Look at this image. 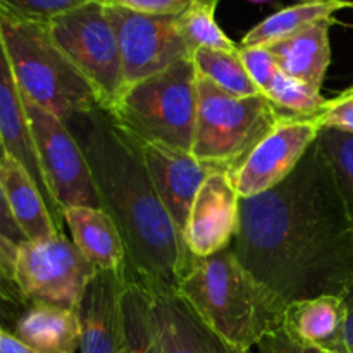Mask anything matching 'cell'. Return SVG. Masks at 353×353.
Returning <instances> with one entry per match:
<instances>
[{
  "instance_id": "cell-3",
  "label": "cell",
  "mask_w": 353,
  "mask_h": 353,
  "mask_svg": "<svg viewBox=\"0 0 353 353\" xmlns=\"http://www.w3.org/2000/svg\"><path fill=\"white\" fill-rule=\"evenodd\" d=\"M176 295L219 336L254 350L268 334L283 330L288 303L259 281L230 248L196 259Z\"/></svg>"
},
{
  "instance_id": "cell-14",
  "label": "cell",
  "mask_w": 353,
  "mask_h": 353,
  "mask_svg": "<svg viewBox=\"0 0 353 353\" xmlns=\"http://www.w3.org/2000/svg\"><path fill=\"white\" fill-rule=\"evenodd\" d=\"M124 271H100L78 307L81 353H128L123 317Z\"/></svg>"
},
{
  "instance_id": "cell-2",
  "label": "cell",
  "mask_w": 353,
  "mask_h": 353,
  "mask_svg": "<svg viewBox=\"0 0 353 353\" xmlns=\"http://www.w3.org/2000/svg\"><path fill=\"white\" fill-rule=\"evenodd\" d=\"M68 126L88 159L100 207L123 236L126 274L152 293H176L196 257L155 193L138 141L103 109L74 117Z\"/></svg>"
},
{
  "instance_id": "cell-18",
  "label": "cell",
  "mask_w": 353,
  "mask_h": 353,
  "mask_svg": "<svg viewBox=\"0 0 353 353\" xmlns=\"http://www.w3.org/2000/svg\"><path fill=\"white\" fill-rule=\"evenodd\" d=\"M0 183L10 214L28 240H45L62 233L34 179L9 155L0 162Z\"/></svg>"
},
{
  "instance_id": "cell-32",
  "label": "cell",
  "mask_w": 353,
  "mask_h": 353,
  "mask_svg": "<svg viewBox=\"0 0 353 353\" xmlns=\"http://www.w3.org/2000/svg\"><path fill=\"white\" fill-rule=\"evenodd\" d=\"M105 6L121 7L131 12L150 16H178L186 9L190 0H102Z\"/></svg>"
},
{
  "instance_id": "cell-40",
  "label": "cell",
  "mask_w": 353,
  "mask_h": 353,
  "mask_svg": "<svg viewBox=\"0 0 353 353\" xmlns=\"http://www.w3.org/2000/svg\"><path fill=\"white\" fill-rule=\"evenodd\" d=\"M327 353H330V352H327Z\"/></svg>"
},
{
  "instance_id": "cell-17",
  "label": "cell",
  "mask_w": 353,
  "mask_h": 353,
  "mask_svg": "<svg viewBox=\"0 0 353 353\" xmlns=\"http://www.w3.org/2000/svg\"><path fill=\"white\" fill-rule=\"evenodd\" d=\"M72 243L97 271H126L128 254L112 217L102 207L78 205L62 212Z\"/></svg>"
},
{
  "instance_id": "cell-9",
  "label": "cell",
  "mask_w": 353,
  "mask_h": 353,
  "mask_svg": "<svg viewBox=\"0 0 353 353\" xmlns=\"http://www.w3.org/2000/svg\"><path fill=\"white\" fill-rule=\"evenodd\" d=\"M24 103L38 162L59 210L64 212L78 205L100 207L88 159L68 123L26 97Z\"/></svg>"
},
{
  "instance_id": "cell-28",
  "label": "cell",
  "mask_w": 353,
  "mask_h": 353,
  "mask_svg": "<svg viewBox=\"0 0 353 353\" xmlns=\"http://www.w3.org/2000/svg\"><path fill=\"white\" fill-rule=\"evenodd\" d=\"M102 0H0V14L28 23L48 24L55 17Z\"/></svg>"
},
{
  "instance_id": "cell-11",
  "label": "cell",
  "mask_w": 353,
  "mask_h": 353,
  "mask_svg": "<svg viewBox=\"0 0 353 353\" xmlns=\"http://www.w3.org/2000/svg\"><path fill=\"white\" fill-rule=\"evenodd\" d=\"M319 133L316 116L300 117L281 112L274 128L231 172L240 199H254L281 185L299 168Z\"/></svg>"
},
{
  "instance_id": "cell-10",
  "label": "cell",
  "mask_w": 353,
  "mask_h": 353,
  "mask_svg": "<svg viewBox=\"0 0 353 353\" xmlns=\"http://www.w3.org/2000/svg\"><path fill=\"white\" fill-rule=\"evenodd\" d=\"M105 9L119 43L124 88L192 57L176 16H150L112 6Z\"/></svg>"
},
{
  "instance_id": "cell-4",
  "label": "cell",
  "mask_w": 353,
  "mask_h": 353,
  "mask_svg": "<svg viewBox=\"0 0 353 353\" xmlns=\"http://www.w3.org/2000/svg\"><path fill=\"white\" fill-rule=\"evenodd\" d=\"M0 34L14 78L26 99L65 123L102 109L92 86L59 48L47 24L0 14Z\"/></svg>"
},
{
  "instance_id": "cell-16",
  "label": "cell",
  "mask_w": 353,
  "mask_h": 353,
  "mask_svg": "<svg viewBox=\"0 0 353 353\" xmlns=\"http://www.w3.org/2000/svg\"><path fill=\"white\" fill-rule=\"evenodd\" d=\"M165 353H254L210 330L176 293H152Z\"/></svg>"
},
{
  "instance_id": "cell-7",
  "label": "cell",
  "mask_w": 353,
  "mask_h": 353,
  "mask_svg": "<svg viewBox=\"0 0 353 353\" xmlns=\"http://www.w3.org/2000/svg\"><path fill=\"white\" fill-rule=\"evenodd\" d=\"M52 38L85 81L105 112H112L124 92L123 62L116 31L105 3L92 2L47 24Z\"/></svg>"
},
{
  "instance_id": "cell-27",
  "label": "cell",
  "mask_w": 353,
  "mask_h": 353,
  "mask_svg": "<svg viewBox=\"0 0 353 353\" xmlns=\"http://www.w3.org/2000/svg\"><path fill=\"white\" fill-rule=\"evenodd\" d=\"M317 143L333 169L353 226V133L321 130Z\"/></svg>"
},
{
  "instance_id": "cell-29",
  "label": "cell",
  "mask_w": 353,
  "mask_h": 353,
  "mask_svg": "<svg viewBox=\"0 0 353 353\" xmlns=\"http://www.w3.org/2000/svg\"><path fill=\"white\" fill-rule=\"evenodd\" d=\"M28 241L23 231L14 221L3 195L2 183H0V279L7 285L17 288L14 279V265H16L17 248ZM19 290V288H17Z\"/></svg>"
},
{
  "instance_id": "cell-21",
  "label": "cell",
  "mask_w": 353,
  "mask_h": 353,
  "mask_svg": "<svg viewBox=\"0 0 353 353\" xmlns=\"http://www.w3.org/2000/svg\"><path fill=\"white\" fill-rule=\"evenodd\" d=\"M345 324V302L336 295H321L290 302L285 310V327L302 343L324 352L338 353Z\"/></svg>"
},
{
  "instance_id": "cell-30",
  "label": "cell",
  "mask_w": 353,
  "mask_h": 353,
  "mask_svg": "<svg viewBox=\"0 0 353 353\" xmlns=\"http://www.w3.org/2000/svg\"><path fill=\"white\" fill-rule=\"evenodd\" d=\"M238 52H240L241 62L250 74L252 81L264 95V92L269 88L279 71L272 52L269 50V47H240Z\"/></svg>"
},
{
  "instance_id": "cell-26",
  "label": "cell",
  "mask_w": 353,
  "mask_h": 353,
  "mask_svg": "<svg viewBox=\"0 0 353 353\" xmlns=\"http://www.w3.org/2000/svg\"><path fill=\"white\" fill-rule=\"evenodd\" d=\"M264 97L281 112L300 117H314L321 114L327 100L321 93V88L290 78L281 71L274 76L269 88L264 92Z\"/></svg>"
},
{
  "instance_id": "cell-8",
  "label": "cell",
  "mask_w": 353,
  "mask_h": 353,
  "mask_svg": "<svg viewBox=\"0 0 353 353\" xmlns=\"http://www.w3.org/2000/svg\"><path fill=\"white\" fill-rule=\"evenodd\" d=\"M99 272L64 233L24 241L17 248L14 265V279L28 303L74 310Z\"/></svg>"
},
{
  "instance_id": "cell-31",
  "label": "cell",
  "mask_w": 353,
  "mask_h": 353,
  "mask_svg": "<svg viewBox=\"0 0 353 353\" xmlns=\"http://www.w3.org/2000/svg\"><path fill=\"white\" fill-rule=\"evenodd\" d=\"M316 121L321 130H338L343 133H353V99L326 100V105L317 114Z\"/></svg>"
},
{
  "instance_id": "cell-39",
  "label": "cell",
  "mask_w": 353,
  "mask_h": 353,
  "mask_svg": "<svg viewBox=\"0 0 353 353\" xmlns=\"http://www.w3.org/2000/svg\"><path fill=\"white\" fill-rule=\"evenodd\" d=\"M247 2H250V3H269V2H272V0H247Z\"/></svg>"
},
{
  "instance_id": "cell-36",
  "label": "cell",
  "mask_w": 353,
  "mask_h": 353,
  "mask_svg": "<svg viewBox=\"0 0 353 353\" xmlns=\"http://www.w3.org/2000/svg\"><path fill=\"white\" fill-rule=\"evenodd\" d=\"M0 353H37L14 334V331L0 326Z\"/></svg>"
},
{
  "instance_id": "cell-34",
  "label": "cell",
  "mask_w": 353,
  "mask_h": 353,
  "mask_svg": "<svg viewBox=\"0 0 353 353\" xmlns=\"http://www.w3.org/2000/svg\"><path fill=\"white\" fill-rule=\"evenodd\" d=\"M30 305L23 293L0 279V326L14 331L17 319Z\"/></svg>"
},
{
  "instance_id": "cell-24",
  "label": "cell",
  "mask_w": 353,
  "mask_h": 353,
  "mask_svg": "<svg viewBox=\"0 0 353 353\" xmlns=\"http://www.w3.org/2000/svg\"><path fill=\"white\" fill-rule=\"evenodd\" d=\"M219 2L221 0H190L186 9L176 16L179 33L185 38L192 55L199 48L224 52H236L240 48L217 23Z\"/></svg>"
},
{
  "instance_id": "cell-22",
  "label": "cell",
  "mask_w": 353,
  "mask_h": 353,
  "mask_svg": "<svg viewBox=\"0 0 353 353\" xmlns=\"http://www.w3.org/2000/svg\"><path fill=\"white\" fill-rule=\"evenodd\" d=\"M353 9L352 0H302L276 10L243 34L240 47H269L319 21H331L336 12Z\"/></svg>"
},
{
  "instance_id": "cell-33",
  "label": "cell",
  "mask_w": 353,
  "mask_h": 353,
  "mask_svg": "<svg viewBox=\"0 0 353 353\" xmlns=\"http://www.w3.org/2000/svg\"><path fill=\"white\" fill-rule=\"evenodd\" d=\"M257 353H327L323 348L314 345L302 343L295 336L283 330L268 334L261 343L257 345Z\"/></svg>"
},
{
  "instance_id": "cell-23",
  "label": "cell",
  "mask_w": 353,
  "mask_h": 353,
  "mask_svg": "<svg viewBox=\"0 0 353 353\" xmlns=\"http://www.w3.org/2000/svg\"><path fill=\"white\" fill-rule=\"evenodd\" d=\"M123 317L128 353H165L150 290L124 271Z\"/></svg>"
},
{
  "instance_id": "cell-35",
  "label": "cell",
  "mask_w": 353,
  "mask_h": 353,
  "mask_svg": "<svg viewBox=\"0 0 353 353\" xmlns=\"http://www.w3.org/2000/svg\"><path fill=\"white\" fill-rule=\"evenodd\" d=\"M345 302V324L343 334H341V347L338 353H353V283L343 293Z\"/></svg>"
},
{
  "instance_id": "cell-20",
  "label": "cell",
  "mask_w": 353,
  "mask_h": 353,
  "mask_svg": "<svg viewBox=\"0 0 353 353\" xmlns=\"http://www.w3.org/2000/svg\"><path fill=\"white\" fill-rule=\"evenodd\" d=\"M14 334L37 353H76L81 345L79 314L48 303H30L17 319Z\"/></svg>"
},
{
  "instance_id": "cell-6",
  "label": "cell",
  "mask_w": 353,
  "mask_h": 353,
  "mask_svg": "<svg viewBox=\"0 0 353 353\" xmlns=\"http://www.w3.org/2000/svg\"><path fill=\"white\" fill-rule=\"evenodd\" d=\"M281 110L264 95L236 97L199 76L192 154L207 168L233 172L274 128Z\"/></svg>"
},
{
  "instance_id": "cell-37",
  "label": "cell",
  "mask_w": 353,
  "mask_h": 353,
  "mask_svg": "<svg viewBox=\"0 0 353 353\" xmlns=\"http://www.w3.org/2000/svg\"><path fill=\"white\" fill-rule=\"evenodd\" d=\"M338 99H353V86H350L348 90H345V92H341L340 95H336Z\"/></svg>"
},
{
  "instance_id": "cell-15",
  "label": "cell",
  "mask_w": 353,
  "mask_h": 353,
  "mask_svg": "<svg viewBox=\"0 0 353 353\" xmlns=\"http://www.w3.org/2000/svg\"><path fill=\"white\" fill-rule=\"evenodd\" d=\"M0 141L6 148V154L16 159L30 172V176L40 188L52 216L62 230L64 217H62L57 203L52 199L50 190L45 181L43 172H41L33 137H31L26 103H24L23 92H21L12 74V69H10L9 59H7L6 48H3L2 34H0Z\"/></svg>"
},
{
  "instance_id": "cell-12",
  "label": "cell",
  "mask_w": 353,
  "mask_h": 353,
  "mask_svg": "<svg viewBox=\"0 0 353 353\" xmlns=\"http://www.w3.org/2000/svg\"><path fill=\"white\" fill-rule=\"evenodd\" d=\"M240 203L230 171H212L200 186L183 228L193 257L207 259L233 245L240 228Z\"/></svg>"
},
{
  "instance_id": "cell-38",
  "label": "cell",
  "mask_w": 353,
  "mask_h": 353,
  "mask_svg": "<svg viewBox=\"0 0 353 353\" xmlns=\"http://www.w3.org/2000/svg\"><path fill=\"white\" fill-rule=\"evenodd\" d=\"M7 157V154H6V148H3V145H2V141H0V162L3 161V159Z\"/></svg>"
},
{
  "instance_id": "cell-1",
  "label": "cell",
  "mask_w": 353,
  "mask_h": 353,
  "mask_svg": "<svg viewBox=\"0 0 353 353\" xmlns=\"http://www.w3.org/2000/svg\"><path fill=\"white\" fill-rule=\"evenodd\" d=\"M231 250L286 303L343 296L353 283V226L317 141L281 185L241 199Z\"/></svg>"
},
{
  "instance_id": "cell-5",
  "label": "cell",
  "mask_w": 353,
  "mask_h": 353,
  "mask_svg": "<svg viewBox=\"0 0 353 353\" xmlns=\"http://www.w3.org/2000/svg\"><path fill=\"white\" fill-rule=\"evenodd\" d=\"M199 74L192 57L126 86L110 117L140 143L192 150Z\"/></svg>"
},
{
  "instance_id": "cell-19",
  "label": "cell",
  "mask_w": 353,
  "mask_h": 353,
  "mask_svg": "<svg viewBox=\"0 0 353 353\" xmlns=\"http://www.w3.org/2000/svg\"><path fill=\"white\" fill-rule=\"evenodd\" d=\"M333 23L334 19L319 21L285 40L269 45L279 71L321 88L331 64L330 28Z\"/></svg>"
},
{
  "instance_id": "cell-25",
  "label": "cell",
  "mask_w": 353,
  "mask_h": 353,
  "mask_svg": "<svg viewBox=\"0 0 353 353\" xmlns=\"http://www.w3.org/2000/svg\"><path fill=\"white\" fill-rule=\"evenodd\" d=\"M240 50V48H238ZM212 50V48H199L193 52L192 59L195 64L196 74L207 79L217 88L236 97L262 95L261 90L252 81L250 74L241 62L240 52Z\"/></svg>"
},
{
  "instance_id": "cell-13",
  "label": "cell",
  "mask_w": 353,
  "mask_h": 353,
  "mask_svg": "<svg viewBox=\"0 0 353 353\" xmlns=\"http://www.w3.org/2000/svg\"><path fill=\"white\" fill-rule=\"evenodd\" d=\"M141 157L155 193L183 233L190 207L207 176L216 169L193 157L192 152L162 143H140Z\"/></svg>"
}]
</instances>
